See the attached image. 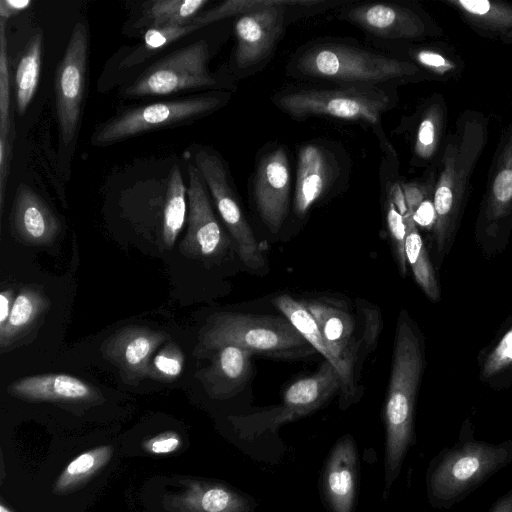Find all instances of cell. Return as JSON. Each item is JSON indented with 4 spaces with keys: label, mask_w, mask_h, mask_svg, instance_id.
<instances>
[{
    "label": "cell",
    "mask_w": 512,
    "mask_h": 512,
    "mask_svg": "<svg viewBox=\"0 0 512 512\" xmlns=\"http://www.w3.org/2000/svg\"><path fill=\"white\" fill-rule=\"evenodd\" d=\"M176 512H251L249 499L218 483L191 481L170 501Z\"/></svg>",
    "instance_id": "26"
},
{
    "label": "cell",
    "mask_w": 512,
    "mask_h": 512,
    "mask_svg": "<svg viewBox=\"0 0 512 512\" xmlns=\"http://www.w3.org/2000/svg\"><path fill=\"white\" fill-rule=\"evenodd\" d=\"M50 299L39 289L25 286L16 295L6 324L0 328V348L11 346L50 308Z\"/></svg>",
    "instance_id": "28"
},
{
    "label": "cell",
    "mask_w": 512,
    "mask_h": 512,
    "mask_svg": "<svg viewBox=\"0 0 512 512\" xmlns=\"http://www.w3.org/2000/svg\"><path fill=\"white\" fill-rule=\"evenodd\" d=\"M358 474L354 440L345 435L333 447L323 473V493L332 512H352Z\"/></svg>",
    "instance_id": "21"
},
{
    "label": "cell",
    "mask_w": 512,
    "mask_h": 512,
    "mask_svg": "<svg viewBox=\"0 0 512 512\" xmlns=\"http://www.w3.org/2000/svg\"><path fill=\"white\" fill-rule=\"evenodd\" d=\"M7 391L29 402L87 403L101 398L100 391L84 380L68 374L48 373L13 381Z\"/></svg>",
    "instance_id": "20"
},
{
    "label": "cell",
    "mask_w": 512,
    "mask_h": 512,
    "mask_svg": "<svg viewBox=\"0 0 512 512\" xmlns=\"http://www.w3.org/2000/svg\"><path fill=\"white\" fill-rule=\"evenodd\" d=\"M332 153L317 144L303 145L298 152L293 208L304 216L337 176Z\"/></svg>",
    "instance_id": "18"
},
{
    "label": "cell",
    "mask_w": 512,
    "mask_h": 512,
    "mask_svg": "<svg viewBox=\"0 0 512 512\" xmlns=\"http://www.w3.org/2000/svg\"><path fill=\"white\" fill-rule=\"evenodd\" d=\"M0 512H13L9 507L5 506L3 503H0Z\"/></svg>",
    "instance_id": "46"
},
{
    "label": "cell",
    "mask_w": 512,
    "mask_h": 512,
    "mask_svg": "<svg viewBox=\"0 0 512 512\" xmlns=\"http://www.w3.org/2000/svg\"><path fill=\"white\" fill-rule=\"evenodd\" d=\"M12 229L16 238L26 245L47 246L61 231V223L46 202L26 185L17 189Z\"/></svg>",
    "instance_id": "22"
},
{
    "label": "cell",
    "mask_w": 512,
    "mask_h": 512,
    "mask_svg": "<svg viewBox=\"0 0 512 512\" xmlns=\"http://www.w3.org/2000/svg\"><path fill=\"white\" fill-rule=\"evenodd\" d=\"M405 59L417 65L432 81L456 80L464 70L462 58L452 47L441 42L411 45Z\"/></svg>",
    "instance_id": "29"
},
{
    "label": "cell",
    "mask_w": 512,
    "mask_h": 512,
    "mask_svg": "<svg viewBox=\"0 0 512 512\" xmlns=\"http://www.w3.org/2000/svg\"><path fill=\"white\" fill-rule=\"evenodd\" d=\"M209 57L205 40L191 43L149 66L124 90V96H163L214 86L217 80L208 69Z\"/></svg>",
    "instance_id": "9"
},
{
    "label": "cell",
    "mask_w": 512,
    "mask_h": 512,
    "mask_svg": "<svg viewBox=\"0 0 512 512\" xmlns=\"http://www.w3.org/2000/svg\"><path fill=\"white\" fill-rule=\"evenodd\" d=\"M13 290L12 289H4L0 293V328L3 327L10 315L13 302Z\"/></svg>",
    "instance_id": "44"
},
{
    "label": "cell",
    "mask_w": 512,
    "mask_h": 512,
    "mask_svg": "<svg viewBox=\"0 0 512 512\" xmlns=\"http://www.w3.org/2000/svg\"><path fill=\"white\" fill-rule=\"evenodd\" d=\"M406 225L405 254L414 279L424 294L432 302L441 299V288L436 277L435 266L431 260L422 236L412 215L404 216Z\"/></svg>",
    "instance_id": "30"
},
{
    "label": "cell",
    "mask_w": 512,
    "mask_h": 512,
    "mask_svg": "<svg viewBox=\"0 0 512 512\" xmlns=\"http://www.w3.org/2000/svg\"><path fill=\"white\" fill-rule=\"evenodd\" d=\"M288 0H227L218 6L199 13L191 23L201 28L215 21L231 16H241L249 12L272 6L282 5Z\"/></svg>",
    "instance_id": "37"
},
{
    "label": "cell",
    "mask_w": 512,
    "mask_h": 512,
    "mask_svg": "<svg viewBox=\"0 0 512 512\" xmlns=\"http://www.w3.org/2000/svg\"><path fill=\"white\" fill-rule=\"evenodd\" d=\"M5 20L0 19V136L9 135L14 129L10 111V78L8 68V42Z\"/></svg>",
    "instance_id": "38"
},
{
    "label": "cell",
    "mask_w": 512,
    "mask_h": 512,
    "mask_svg": "<svg viewBox=\"0 0 512 512\" xmlns=\"http://www.w3.org/2000/svg\"><path fill=\"white\" fill-rule=\"evenodd\" d=\"M489 138V119L466 109L448 133L436 164L431 226L435 269L441 267L458 232L470 194L471 178Z\"/></svg>",
    "instance_id": "1"
},
{
    "label": "cell",
    "mask_w": 512,
    "mask_h": 512,
    "mask_svg": "<svg viewBox=\"0 0 512 512\" xmlns=\"http://www.w3.org/2000/svg\"><path fill=\"white\" fill-rule=\"evenodd\" d=\"M512 232V121L494 151L475 222V240L484 254L503 252Z\"/></svg>",
    "instance_id": "7"
},
{
    "label": "cell",
    "mask_w": 512,
    "mask_h": 512,
    "mask_svg": "<svg viewBox=\"0 0 512 512\" xmlns=\"http://www.w3.org/2000/svg\"><path fill=\"white\" fill-rule=\"evenodd\" d=\"M488 512H512V488L499 497Z\"/></svg>",
    "instance_id": "45"
},
{
    "label": "cell",
    "mask_w": 512,
    "mask_h": 512,
    "mask_svg": "<svg viewBox=\"0 0 512 512\" xmlns=\"http://www.w3.org/2000/svg\"><path fill=\"white\" fill-rule=\"evenodd\" d=\"M512 462V438L498 444L477 440L465 422L458 442L429 463L426 490L430 505L451 509Z\"/></svg>",
    "instance_id": "3"
},
{
    "label": "cell",
    "mask_w": 512,
    "mask_h": 512,
    "mask_svg": "<svg viewBox=\"0 0 512 512\" xmlns=\"http://www.w3.org/2000/svg\"><path fill=\"white\" fill-rule=\"evenodd\" d=\"M32 4L29 0H1L0 19L7 21L16 13L27 9Z\"/></svg>",
    "instance_id": "43"
},
{
    "label": "cell",
    "mask_w": 512,
    "mask_h": 512,
    "mask_svg": "<svg viewBox=\"0 0 512 512\" xmlns=\"http://www.w3.org/2000/svg\"><path fill=\"white\" fill-rule=\"evenodd\" d=\"M43 35L35 33L28 41L20 58L15 76L16 104L19 115H23L37 90L42 59Z\"/></svg>",
    "instance_id": "32"
},
{
    "label": "cell",
    "mask_w": 512,
    "mask_h": 512,
    "mask_svg": "<svg viewBox=\"0 0 512 512\" xmlns=\"http://www.w3.org/2000/svg\"><path fill=\"white\" fill-rule=\"evenodd\" d=\"M476 34L512 44V3L502 0H441Z\"/></svg>",
    "instance_id": "25"
},
{
    "label": "cell",
    "mask_w": 512,
    "mask_h": 512,
    "mask_svg": "<svg viewBox=\"0 0 512 512\" xmlns=\"http://www.w3.org/2000/svg\"><path fill=\"white\" fill-rule=\"evenodd\" d=\"M291 72L299 77L336 82L347 86L377 87L390 81H431L417 65L346 44L309 46L296 55Z\"/></svg>",
    "instance_id": "4"
},
{
    "label": "cell",
    "mask_w": 512,
    "mask_h": 512,
    "mask_svg": "<svg viewBox=\"0 0 512 512\" xmlns=\"http://www.w3.org/2000/svg\"><path fill=\"white\" fill-rule=\"evenodd\" d=\"M184 365L185 355L180 346L173 341H167L153 356L148 377L170 383L182 374Z\"/></svg>",
    "instance_id": "36"
},
{
    "label": "cell",
    "mask_w": 512,
    "mask_h": 512,
    "mask_svg": "<svg viewBox=\"0 0 512 512\" xmlns=\"http://www.w3.org/2000/svg\"><path fill=\"white\" fill-rule=\"evenodd\" d=\"M168 338L164 331L129 325L106 338L100 351L104 359L118 368L124 382L136 385L148 377L153 356Z\"/></svg>",
    "instance_id": "16"
},
{
    "label": "cell",
    "mask_w": 512,
    "mask_h": 512,
    "mask_svg": "<svg viewBox=\"0 0 512 512\" xmlns=\"http://www.w3.org/2000/svg\"><path fill=\"white\" fill-rule=\"evenodd\" d=\"M291 171L287 153L279 146L266 153L258 163L254 179V196L258 212L276 233L281 228L289 207Z\"/></svg>",
    "instance_id": "17"
},
{
    "label": "cell",
    "mask_w": 512,
    "mask_h": 512,
    "mask_svg": "<svg viewBox=\"0 0 512 512\" xmlns=\"http://www.w3.org/2000/svg\"><path fill=\"white\" fill-rule=\"evenodd\" d=\"M88 50L87 28L84 23L77 22L54 77L56 114L64 145L71 144L78 132L85 96Z\"/></svg>",
    "instance_id": "11"
},
{
    "label": "cell",
    "mask_w": 512,
    "mask_h": 512,
    "mask_svg": "<svg viewBox=\"0 0 512 512\" xmlns=\"http://www.w3.org/2000/svg\"><path fill=\"white\" fill-rule=\"evenodd\" d=\"M229 98L228 93H212L132 108L98 126L91 143L107 146L142 133L191 122L221 108Z\"/></svg>",
    "instance_id": "8"
},
{
    "label": "cell",
    "mask_w": 512,
    "mask_h": 512,
    "mask_svg": "<svg viewBox=\"0 0 512 512\" xmlns=\"http://www.w3.org/2000/svg\"><path fill=\"white\" fill-rule=\"evenodd\" d=\"M187 189L180 169L174 165L170 171L168 188L163 207L162 237L166 247L171 248L181 232L187 211Z\"/></svg>",
    "instance_id": "33"
},
{
    "label": "cell",
    "mask_w": 512,
    "mask_h": 512,
    "mask_svg": "<svg viewBox=\"0 0 512 512\" xmlns=\"http://www.w3.org/2000/svg\"><path fill=\"white\" fill-rule=\"evenodd\" d=\"M227 345L282 358L304 357L316 352L285 317L234 312L213 314L201 330L197 348L215 351Z\"/></svg>",
    "instance_id": "5"
},
{
    "label": "cell",
    "mask_w": 512,
    "mask_h": 512,
    "mask_svg": "<svg viewBox=\"0 0 512 512\" xmlns=\"http://www.w3.org/2000/svg\"><path fill=\"white\" fill-rule=\"evenodd\" d=\"M274 304L281 311L283 316L287 318L302 337L319 353H321L326 361L330 362L339 372L342 386L345 376L342 366L328 350L318 325L303 302L297 301L289 295H280L274 299ZM341 386V388H342Z\"/></svg>",
    "instance_id": "31"
},
{
    "label": "cell",
    "mask_w": 512,
    "mask_h": 512,
    "mask_svg": "<svg viewBox=\"0 0 512 512\" xmlns=\"http://www.w3.org/2000/svg\"><path fill=\"white\" fill-rule=\"evenodd\" d=\"M187 200V231L180 243V252L194 259L222 255L229 240L214 214L205 182L193 164L188 165Z\"/></svg>",
    "instance_id": "15"
},
{
    "label": "cell",
    "mask_w": 512,
    "mask_h": 512,
    "mask_svg": "<svg viewBox=\"0 0 512 512\" xmlns=\"http://www.w3.org/2000/svg\"><path fill=\"white\" fill-rule=\"evenodd\" d=\"M345 18L373 36L393 41L439 38L442 28L415 3H368L349 8Z\"/></svg>",
    "instance_id": "12"
},
{
    "label": "cell",
    "mask_w": 512,
    "mask_h": 512,
    "mask_svg": "<svg viewBox=\"0 0 512 512\" xmlns=\"http://www.w3.org/2000/svg\"><path fill=\"white\" fill-rule=\"evenodd\" d=\"M182 445L180 435L175 431H165L146 439L142 447L151 454H169L178 450Z\"/></svg>",
    "instance_id": "41"
},
{
    "label": "cell",
    "mask_w": 512,
    "mask_h": 512,
    "mask_svg": "<svg viewBox=\"0 0 512 512\" xmlns=\"http://www.w3.org/2000/svg\"><path fill=\"white\" fill-rule=\"evenodd\" d=\"M425 358L423 337L406 311L402 310L396 330L384 410L386 490L398 477L409 448L416 442L414 413Z\"/></svg>",
    "instance_id": "2"
},
{
    "label": "cell",
    "mask_w": 512,
    "mask_h": 512,
    "mask_svg": "<svg viewBox=\"0 0 512 512\" xmlns=\"http://www.w3.org/2000/svg\"><path fill=\"white\" fill-rule=\"evenodd\" d=\"M319 0H288L287 3L241 15L235 22V64L239 69L252 68L266 60L280 39L287 9L293 6H316Z\"/></svg>",
    "instance_id": "14"
},
{
    "label": "cell",
    "mask_w": 512,
    "mask_h": 512,
    "mask_svg": "<svg viewBox=\"0 0 512 512\" xmlns=\"http://www.w3.org/2000/svg\"><path fill=\"white\" fill-rule=\"evenodd\" d=\"M307 308L314 317L324 342L342 366L344 371L343 393L350 394L353 383V370L356 349L354 321L344 309L322 301H310Z\"/></svg>",
    "instance_id": "19"
},
{
    "label": "cell",
    "mask_w": 512,
    "mask_h": 512,
    "mask_svg": "<svg viewBox=\"0 0 512 512\" xmlns=\"http://www.w3.org/2000/svg\"><path fill=\"white\" fill-rule=\"evenodd\" d=\"M252 354L233 345L215 350L210 365L198 372L206 393L213 399H226L240 392L251 375Z\"/></svg>",
    "instance_id": "24"
},
{
    "label": "cell",
    "mask_w": 512,
    "mask_h": 512,
    "mask_svg": "<svg viewBox=\"0 0 512 512\" xmlns=\"http://www.w3.org/2000/svg\"><path fill=\"white\" fill-rule=\"evenodd\" d=\"M479 380L494 390L512 387V314L478 355Z\"/></svg>",
    "instance_id": "27"
},
{
    "label": "cell",
    "mask_w": 512,
    "mask_h": 512,
    "mask_svg": "<svg viewBox=\"0 0 512 512\" xmlns=\"http://www.w3.org/2000/svg\"><path fill=\"white\" fill-rule=\"evenodd\" d=\"M15 138V128L9 135L0 136V210L4 207L5 188L10 172L12 145Z\"/></svg>",
    "instance_id": "42"
},
{
    "label": "cell",
    "mask_w": 512,
    "mask_h": 512,
    "mask_svg": "<svg viewBox=\"0 0 512 512\" xmlns=\"http://www.w3.org/2000/svg\"><path fill=\"white\" fill-rule=\"evenodd\" d=\"M194 159L195 166L236 244L240 259L252 270L261 269L265 264L261 247L237 201L222 159L216 152L206 148L198 150Z\"/></svg>",
    "instance_id": "10"
},
{
    "label": "cell",
    "mask_w": 512,
    "mask_h": 512,
    "mask_svg": "<svg viewBox=\"0 0 512 512\" xmlns=\"http://www.w3.org/2000/svg\"><path fill=\"white\" fill-rule=\"evenodd\" d=\"M387 225L395 248V254L400 272L403 276L407 273V260L405 254L406 225L404 217L397 210L392 200L388 197Z\"/></svg>",
    "instance_id": "40"
},
{
    "label": "cell",
    "mask_w": 512,
    "mask_h": 512,
    "mask_svg": "<svg viewBox=\"0 0 512 512\" xmlns=\"http://www.w3.org/2000/svg\"><path fill=\"white\" fill-rule=\"evenodd\" d=\"M208 0H159L154 1L148 17L152 27L187 25L199 14Z\"/></svg>",
    "instance_id": "35"
},
{
    "label": "cell",
    "mask_w": 512,
    "mask_h": 512,
    "mask_svg": "<svg viewBox=\"0 0 512 512\" xmlns=\"http://www.w3.org/2000/svg\"><path fill=\"white\" fill-rule=\"evenodd\" d=\"M197 29L199 28L192 23L187 25L151 27L144 34V43L140 51L147 52L150 55Z\"/></svg>",
    "instance_id": "39"
},
{
    "label": "cell",
    "mask_w": 512,
    "mask_h": 512,
    "mask_svg": "<svg viewBox=\"0 0 512 512\" xmlns=\"http://www.w3.org/2000/svg\"><path fill=\"white\" fill-rule=\"evenodd\" d=\"M414 120L412 162L416 167L436 166L448 135V106L445 98L435 93L425 99Z\"/></svg>",
    "instance_id": "23"
},
{
    "label": "cell",
    "mask_w": 512,
    "mask_h": 512,
    "mask_svg": "<svg viewBox=\"0 0 512 512\" xmlns=\"http://www.w3.org/2000/svg\"><path fill=\"white\" fill-rule=\"evenodd\" d=\"M113 447L103 445L88 450L73 459L55 481L53 491L64 493L85 483L110 461Z\"/></svg>",
    "instance_id": "34"
},
{
    "label": "cell",
    "mask_w": 512,
    "mask_h": 512,
    "mask_svg": "<svg viewBox=\"0 0 512 512\" xmlns=\"http://www.w3.org/2000/svg\"><path fill=\"white\" fill-rule=\"evenodd\" d=\"M341 386L339 372L330 362L325 361L317 372L292 383L278 406L253 415L234 417L233 421L248 427L275 428L318 409Z\"/></svg>",
    "instance_id": "13"
},
{
    "label": "cell",
    "mask_w": 512,
    "mask_h": 512,
    "mask_svg": "<svg viewBox=\"0 0 512 512\" xmlns=\"http://www.w3.org/2000/svg\"><path fill=\"white\" fill-rule=\"evenodd\" d=\"M272 101L295 118L329 116L369 124L378 123L382 114L394 104L386 91L363 86L292 88L278 92Z\"/></svg>",
    "instance_id": "6"
}]
</instances>
